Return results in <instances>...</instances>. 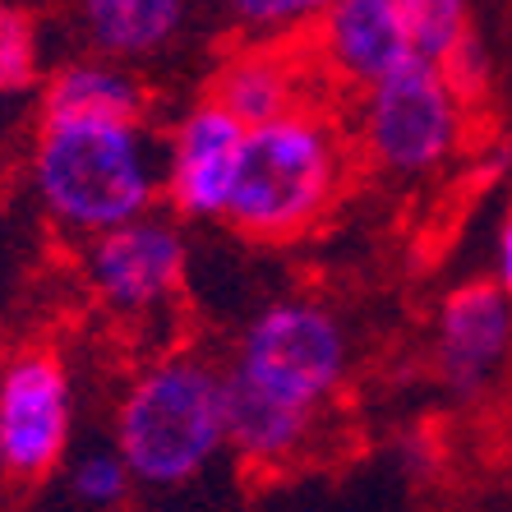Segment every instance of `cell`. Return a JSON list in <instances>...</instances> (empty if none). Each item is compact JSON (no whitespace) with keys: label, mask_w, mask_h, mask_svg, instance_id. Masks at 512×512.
I'll use <instances>...</instances> for the list:
<instances>
[{"label":"cell","mask_w":512,"mask_h":512,"mask_svg":"<svg viewBox=\"0 0 512 512\" xmlns=\"http://www.w3.org/2000/svg\"><path fill=\"white\" fill-rule=\"evenodd\" d=\"M84 282L97 305L120 319H148L167 310L190 273V245L171 217L139 213L130 222L97 231L84 240Z\"/></svg>","instance_id":"cell-7"},{"label":"cell","mask_w":512,"mask_h":512,"mask_svg":"<svg viewBox=\"0 0 512 512\" xmlns=\"http://www.w3.org/2000/svg\"><path fill=\"white\" fill-rule=\"evenodd\" d=\"M323 416H305L291 406L240 388L227 379V453L250 471H286L314 448Z\"/></svg>","instance_id":"cell-14"},{"label":"cell","mask_w":512,"mask_h":512,"mask_svg":"<svg viewBox=\"0 0 512 512\" xmlns=\"http://www.w3.org/2000/svg\"><path fill=\"white\" fill-rule=\"evenodd\" d=\"M512 360V296L494 277L448 291L434 333V365L443 388L462 402L489 393Z\"/></svg>","instance_id":"cell-10"},{"label":"cell","mask_w":512,"mask_h":512,"mask_svg":"<svg viewBox=\"0 0 512 512\" xmlns=\"http://www.w3.org/2000/svg\"><path fill=\"white\" fill-rule=\"evenodd\" d=\"M346 171H351L346 134L319 102L245 125L236 185L222 222L259 245H291L333 213Z\"/></svg>","instance_id":"cell-1"},{"label":"cell","mask_w":512,"mask_h":512,"mask_svg":"<svg viewBox=\"0 0 512 512\" xmlns=\"http://www.w3.org/2000/svg\"><path fill=\"white\" fill-rule=\"evenodd\" d=\"M0 485H5V466H0Z\"/></svg>","instance_id":"cell-21"},{"label":"cell","mask_w":512,"mask_h":512,"mask_svg":"<svg viewBox=\"0 0 512 512\" xmlns=\"http://www.w3.org/2000/svg\"><path fill=\"white\" fill-rule=\"evenodd\" d=\"M65 485H70V499L84 503V508H120L139 489V480H134L130 462L120 457V448L111 443V448H88L84 457H74Z\"/></svg>","instance_id":"cell-16"},{"label":"cell","mask_w":512,"mask_h":512,"mask_svg":"<svg viewBox=\"0 0 512 512\" xmlns=\"http://www.w3.org/2000/svg\"><path fill=\"white\" fill-rule=\"evenodd\" d=\"M227 379L277 406L323 416L351 379L346 323L319 300H273L236 337Z\"/></svg>","instance_id":"cell-4"},{"label":"cell","mask_w":512,"mask_h":512,"mask_svg":"<svg viewBox=\"0 0 512 512\" xmlns=\"http://www.w3.org/2000/svg\"><path fill=\"white\" fill-rule=\"evenodd\" d=\"M42 84V28L33 10L0 0V97H24Z\"/></svg>","instance_id":"cell-15"},{"label":"cell","mask_w":512,"mask_h":512,"mask_svg":"<svg viewBox=\"0 0 512 512\" xmlns=\"http://www.w3.org/2000/svg\"><path fill=\"white\" fill-rule=\"evenodd\" d=\"M356 143L360 157L383 176H434L466 143V97L439 60L411 56L379 84L360 88Z\"/></svg>","instance_id":"cell-5"},{"label":"cell","mask_w":512,"mask_h":512,"mask_svg":"<svg viewBox=\"0 0 512 512\" xmlns=\"http://www.w3.org/2000/svg\"><path fill=\"white\" fill-rule=\"evenodd\" d=\"M305 51L319 79L351 93L379 84L383 74L420 56L402 0H333L305 33Z\"/></svg>","instance_id":"cell-9"},{"label":"cell","mask_w":512,"mask_h":512,"mask_svg":"<svg viewBox=\"0 0 512 512\" xmlns=\"http://www.w3.org/2000/svg\"><path fill=\"white\" fill-rule=\"evenodd\" d=\"M314 74L319 70H314L305 42H296V37H250L245 47H236L217 65L208 97H217L245 125H259V120H273L282 111L314 102Z\"/></svg>","instance_id":"cell-11"},{"label":"cell","mask_w":512,"mask_h":512,"mask_svg":"<svg viewBox=\"0 0 512 512\" xmlns=\"http://www.w3.org/2000/svg\"><path fill=\"white\" fill-rule=\"evenodd\" d=\"M333 0H217L245 37H305Z\"/></svg>","instance_id":"cell-17"},{"label":"cell","mask_w":512,"mask_h":512,"mask_svg":"<svg viewBox=\"0 0 512 512\" xmlns=\"http://www.w3.org/2000/svg\"><path fill=\"white\" fill-rule=\"evenodd\" d=\"M439 65L448 70V79H453L457 93L466 97V107H471V102L485 93V79H489V74H485V51H480V42L471 33H466L462 42H457V47L439 60Z\"/></svg>","instance_id":"cell-19"},{"label":"cell","mask_w":512,"mask_h":512,"mask_svg":"<svg viewBox=\"0 0 512 512\" xmlns=\"http://www.w3.org/2000/svg\"><path fill=\"white\" fill-rule=\"evenodd\" d=\"M148 84L111 56H74L42 79V120H148Z\"/></svg>","instance_id":"cell-13"},{"label":"cell","mask_w":512,"mask_h":512,"mask_svg":"<svg viewBox=\"0 0 512 512\" xmlns=\"http://www.w3.org/2000/svg\"><path fill=\"white\" fill-rule=\"evenodd\" d=\"M494 282L512 296V208L503 213L499 236H494Z\"/></svg>","instance_id":"cell-20"},{"label":"cell","mask_w":512,"mask_h":512,"mask_svg":"<svg viewBox=\"0 0 512 512\" xmlns=\"http://www.w3.org/2000/svg\"><path fill=\"white\" fill-rule=\"evenodd\" d=\"M245 120L203 93L162 143V199L176 217L222 222L236 185Z\"/></svg>","instance_id":"cell-8"},{"label":"cell","mask_w":512,"mask_h":512,"mask_svg":"<svg viewBox=\"0 0 512 512\" xmlns=\"http://www.w3.org/2000/svg\"><path fill=\"white\" fill-rule=\"evenodd\" d=\"M411 33H416V51L429 60H443L448 51L471 33V5L466 0H402Z\"/></svg>","instance_id":"cell-18"},{"label":"cell","mask_w":512,"mask_h":512,"mask_svg":"<svg viewBox=\"0 0 512 512\" xmlns=\"http://www.w3.org/2000/svg\"><path fill=\"white\" fill-rule=\"evenodd\" d=\"M33 194L56 231L88 240L162 203V139L148 120H42Z\"/></svg>","instance_id":"cell-2"},{"label":"cell","mask_w":512,"mask_h":512,"mask_svg":"<svg viewBox=\"0 0 512 512\" xmlns=\"http://www.w3.org/2000/svg\"><path fill=\"white\" fill-rule=\"evenodd\" d=\"M74 439V388L65 360L24 346L0 360V466L5 485H42L65 466Z\"/></svg>","instance_id":"cell-6"},{"label":"cell","mask_w":512,"mask_h":512,"mask_svg":"<svg viewBox=\"0 0 512 512\" xmlns=\"http://www.w3.org/2000/svg\"><path fill=\"white\" fill-rule=\"evenodd\" d=\"M116 448L139 489H185L227 453V365L194 351L148 360L116 402Z\"/></svg>","instance_id":"cell-3"},{"label":"cell","mask_w":512,"mask_h":512,"mask_svg":"<svg viewBox=\"0 0 512 512\" xmlns=\"http://www.w3.org/2000/svg\"><path fill=\"white\" fill-rule=\"evenodd\" d=\"M70 10L88 51L139 70L171 56L190 37L199 0H74Z\"/></svg>","instance_id":"cell-12"}]
</instances>
